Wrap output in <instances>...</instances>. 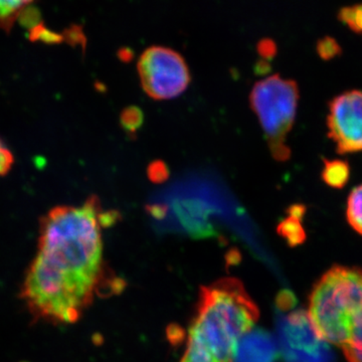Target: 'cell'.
I'll use <instances>...</instances> for the list:
<instances>
[{
	"label": "cell",
	"mask_w": 362,
	"mask_h": 362,
	"mask_svg": "<svg viewBox=\"0 0 362 362\" xmlns=\"http://www.w3.org/2000/svg\"><path fill=\"white\" fill-rule=\"evenodd\" d=\"M258 318V307L237 279L202 288L180 362H233Z\"/></svg>",
	"instance_id": "2"
},
{
	"label": "cell",
	"mask_w": 362,
	"mask_h": 362,
	"mask_svg": "<svg viewBox=\"0 0 362 362\" xmlns=\"http://www.w3.org/2000/svg\"><path fill=\"white\" fill-rule=\"evenodd\" d=\"M30 40H40V42H47V44H57V42H61L62 40H65V37H63V35L51 32L40 23L30 30Z\"/></svg>",
	"instance_id": "15"
},
{
	"label": "cell",
	"mask_w": 362,
	"mask_h": 362,
	"mask_svg": "<svg viewBox=\"0 0 362 362\" xmlns=\"http://www.w3.org/2000/svg\"><path fill=\"white\" fill-rule=\"evenodd\" d=\"M147 175H148L150 180L156 183H161L168 180L169 169L163 161H152L147 168Z\"/></svg>",
	"instance_id": "16"
},
{
	"label": "cell",
	"mask_w": 362,
	"mask_h": 362,
	"mask_svg": "<svg viewBox=\"0 0 362 362\" xmlns=\"http://www.w3.org/2000/svg\"><path fill=\"white\" fill-rule=\"evenodd\" d=\"M14 157L11 150L0 140V176L6 175L13 168Z\"/></svg>",
	"instance_id": "17"
},
{
	"label": "cell",
	"mask_w": 362,
	"mask_h": 362,
	"mask_svg": "<svg viewBox=\"0 0 362 362\" xmlns=\"http://www.w3.org/2000/svg\"><path fill=\"white\" fill-rule=\"evenodd\" d=\"M349 362H362V309L350 326L349 338L341 349Z\"/></svg>",
	"instance_id": "8"
},
{
	"label": "cell",
	"mask_w": 362,
	"mask_h": 362,
	"mask_svg": "<svg viewBox=\"0 0 362 362\" xmlns=\"http://www.w3.org/2000/svg\"><path fill=\"white\" fill-rule=\"evenodd\" d=\"M121 125L124 129L127 131L129 134H134L138 128L142 125L144 120V115L139 107L129 106L126 107L121 112Z\"/></svg>",
	"instance_id": "11"
},
{
	"label": "cell",
	"mask_w": 362,
	"mask_h": 362,
	"mask_svg": "<svg viewBox=\"0 0 362 362\" xmlns=\"http://www.w3.org/2000/svg\"><path fill=\"white\" fill-rule=\"evenodd\" d=\"M30 1H2L0 0V28L11 32V28Z\"/></svg>",
	"instance_id": "9"
},
{
	"label": "cell",
	"mask_w": 362,
	"mask_h": 362,
	"mask_svg": "<svg viewBox=\"0 0 362 362\" xmlns=\"http://www.w3.org/2000/svg\"><path fill=\"white\" fill-rule=\"evenodd\" d=\"M327 126L338 153L362 151L361 90H349L330 102Z\"/></svg>",
	"instance_id": "6"
},
{
	"label": "cell",
	"mask_w": 362,
	"mask_h": 362,
	"mask_svg": "<svg viewBox=\"0 0 362 362\" xmlns=\"http://www.w3.org/2000/svg\"><path fill=\"white\" fill-rule=\"evenodd\" d=\"M346 216L349 225L362 235V185L354 188L350 192Z\"/></svg>",
	"instance_id": "10"
},
{
	"label": "cell",
	"mask_w": 362,
	"mask_h": 362,
	"mask_svg": "<svg viewBox=\"0 0 362 362\" xmlns=\"http://www.w3.org/2000/svg\"><path fill=\"white\" fill-rule=\"evenodd\" d=\"M338 18L354 33H362V4L344 7L338 13Z\"/></svg>",
	"instance_id": "12"
},
{
	"label": "cell",
	"mask_w": 362,
	"mask_h": 362,
	"mask_svg": "<svg viewBox=\"0 0 362 362\" xmlns=\"http://www.w3.org/2000/svg\"><path fill=\"white\" fill-rule=\"evenodd\" d=\"M143 89L154 99H169L187 89L190 73L180 52L161 45L145 49L138 61Z\"/></svg>",
	"instance_id": "5"
},
{
	"label": "cell",
	"mask_w": 362,
	"mask_h": 362,
	"mask_svg": "<svg viewBox=\"0 0 362 362\" xmlns=\"http://www.w3.org/2000/svg\"><path fill=\"white\" fill-rule=\"evenodd\" d=\"M119 57H120L121 59L123 61H129V59H132L133 52L130 49H121L119 51Z\"/></svg>",
	"instance_id": "19"
},
{
	"label": "cell",
	"mask_w": 362,
	"mask_h": 362,
	"mask_svg": "<svg viewBox=\"0 0 362 362\" xmlns=\"http://www.w3.org/2000/svg\"><path fill=\"white\" fill-rule=\"evenodd\" d=\"M349 177L350 168L346 161L324 159L322 180L326 185L333 188H342L349 182Z\"/></svg>",
	"instance_id": "7"
},
{
	"label": "cell",
	"mask_w": 362,
	"mask_h": 362,
	"mask_svg": "<svg viewBox=\"0 0 362 362\" xmlns=\"http://www.w3.org/2000/svg\"><path fill=\"white\" fill-rule=\"evenodd\" d=\"M361 309L362 270L335 266L314 287L307 314L317 337L342 349Z\"/></svg>",
	"instance_id": "3"
},
{
	"label": "cell",
	"mask_w": 362,
	"mask_h": 362,
	"mask_svg": "<svg viewBox=\"0 0 362 362\" xmlns=\"http://www.w3.org/2000/svg\"><path fill=\"white\" fill-rule=\"evenodd\" d=\"M298 100L296 82L279 75L256 83L250 95L252 110L259 117L272 156L277 161H287L291 156L286 138L295 122Z\"/></svg>",
	"instance_id": "4"
},
{
	"label": "cell",
	"mask_w": 362,
	"mask_h": 362,
	"mask_svg": "<svg viewBox=\"0 0 362 362\" xmlns=\"http://www.w3.org/2000/svg\"><path fill=\"white\" fill-rule=\"evenodd\" d=\"M96 195L78 206L51 209L40 221L39 247L21 296L30 312L49 322H77L100 290L107 271L102 226L115 211H101Z\"/></svg>",
	"instance_id": "1"
},
{
	"label": "cell",
	"mask_w": 362,
	"mask_h": 362,
	"mask_svg": "<svg viewBox=\"0 0 362 362\" xmlns=\"http://www.w3.org/2000/svg\"><path fill=\"white\" fill-rule=\"evenodd\" d=\"M283 235L288 238L291 242H299L304 239L303 228L299 223V218L290 216L287 220L283 221L279 228Z\"/></svg>",
	"instance_id": "13"
},
{
	"label": "cell",
	"mask_w": 362,
	"mask_h": 362,
	"mask_svg": "<svg viewBox=\"0 0 362 362\" xmlns=\"http://www.w3.org/2000/svg\"><path fill=\"white\" fill-rule=\"evenodd\" d=\"M258 52L263 58L272 59L276 56L277 45L272 40H262L258 44Z\"/></svg>",
	"instance_id": "18"
},
{
	"label": "cell",
	"mask_w": 362,
	"mask_h": 362,
	"mask_svg": "<svg viewBox=\"0 0 362 362\" xmlns=\"http://www.w3.org/2000/svg\"><path fill=\"white\" fill-rule=\"evenodd\" d=\"M317 52L323 59H331L341 54V47L334 39L330 37H324L317 44Z\"/></svg>",
	"instance_id": "14"
}]
</instances>
